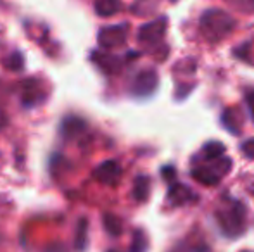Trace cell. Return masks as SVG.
Wrapping results in <instances>:
<instances>
[{
  "label": "cell",
  "mask_w": 254,
  "mask_h": 252,
  "mask_svg": "<svg viewBox=\"0 0 254 252\" xmlns=\"http://www.w3.org/2000/svg\"><path fill=\"white\" fill-rule=\"evenodd\" d=\"M156 87H157V74H156V71L149 69V71H142L140 74H137L131 88H133V94L145 97V95H151L152 92L156 90Z\"/></svg>",
  "instance_id": "6"
},
{
  "label": "cell",
  "mask_w": 254,
  "mask_h": 252,
  "mask_svg": "<svg viewBox=\"0 0 254 252\" xmlns=\"http://www.w3.org/2000/svg\"><path fill=\"white\" fill-rule=\"evenodd\" d=\"M246 101H248V107H249V111H251V114L254 118V92H249Z\"/></svg>",
  "instance_id": "17"
},
{
  "label": "cell",
  "mask_w": 254,
  "mask_h": 252,
  "mask_svg": "<svg viewBox=\"0 0 254 252\" xmlns=\"http://www.w3.org/2000/svg\"><path fill=\"white\" fill-rule=\"evenodd\" d=\"M128 35V24H114L101 30L99 33V44L104 49H116L125 44Z\"/></svg>",
  "instance_id": "4"
},
{
  "label": "cell",
  "mask_w": 254,
  "mask_h": 252,
  "mask_svg": "<svg viewBox=\"0 0 254 252\" xmlns=\"http://www.w3.org/2000/svg\"><path fill=\"white\" fill-rule=\"evenodd\" d=\"M87 233H88V221L87 219H80V225L76 230V249L83 251L87 247Z\"/></svg>",
  "instance_id": "12"
},
{
  "label": "cell",
  "mask_w": 254,
  "mask_h": 252,
  "mask_svg": "<svg viewBox=\"0 0 254 252\" xmlns=\"http://www.w3.org/2000/svg\"><path fill=\"white\" fill-rule=\"evenodd\" d=\"M121 9L120 0H95V12L102 17L114 16Z\"/></svg>",
  "instance_id": "9"
},
{
  "label": "cell",
  "mask_w": 254,
  "mask_h": 252,
  "mask_svg": "<svg viewBox=\"0 0 254 252\" xmlns=\"http://www.w3.org/2000/svg\"><path fill=\"white\" fill-rule=\"evenodd\" d=\"M246 209L235 199H227V207H220L214 212V218L220 223V228L223 230L225 235L228 237H237L242 233L244 226V218H246Z\"/></svg>",
  "instance_id": "2"
},
{
  "label": "cell",
  "mask_w": 254,
  "mask_h": 252,
  "mask_svg": "<svg viewBox=\"0 0 254 252\" xmlns=\"http://www.w3.org/2000/svg\"><path fill=\"white\" fill-rule=\"evenodd\" d=\"M145 249H147V240H145L144 233H142L140 230H137V232H135V240H133V244H131L130 252H144Z\"/></svg>",
  "instance_id": "15"
},
{
  "label": "cell",
  "mask_w": 254,
  "mask_h": 252,
  "mask_svg": "<svg viewBox=\"0 0 254 252\" xmlns=\"http://www.w3.org/2000/svg\"><path fill=\"white\" fill-rule=\"evenodd\" d=\"M199 26L207 42H221L234 31L235 19L221 9H207L206 12H202Z\"/></svg>",
  "instance_id": "1"
},
{
  "label": "cell",
  "mask_w": 254,
  "mask_h": 252,
  "mask_svg": "<svg viewBox=\"0 0 254 252\" xmlns=\"http://www.w3.org/2000/svg\"><path fill=\"white\" fill-rule=\"evenodd\" d=\"M107 252H118V251H107Z\"/></svg>",
  "instance_id": "18"
},
{
  "label": "cell",
  "mask_w": 254,
  "mask_h": 252,
  "mask_svg": "<svg viewBox=\"0 0 254 252\" xmlns=\"http://www.w3.org/2000/svg\"><path fill=\"white\" fill-rule=\"evenodd\" d=\"M232 9L244 14H254V0H225Z\"/></svg>",
  "instance_id": "13"
},
{
  "label": "cell",
  "mask_w": 254,
  "mask_h": 252,
  "mask_svg": "<svg viewBox=\"0 0 254 252\" xmlns=\"http://www.w3.org/2000/svg\"><path fill=\"white\" fill-rule=\"evenodd\" d=\"M104 225H106V230L111 233V235H120L121 233V221L120 218L113 214H106L104 216Z\"/></svg>",
  "instance_id": "14"
},
{
  "label": "cell",
  "mask_w": 254,
  "mask_h": 252,
  "mask_svg": "<svg viewBox=\"0 0 254 252\" xmlns=\"http://www.w3.org/2000/svg\"><path fill=\"white\" fill-rule=\"evenodd\" d=\"M223 154H225V147L220 142H209V144H206L202 149V157H206V159H216V157H221Z\"/></svg>",
  "instance_id": "10"
},
{
  "label": "cell",
  "mask_w": 254,
  "mask_h": 252,
  "mask_svg": "<svg viewBox=\"0 0 254 252\" xmlns=\"http://www.w3.org/2000/svg\"><path fill=\"white\" fill-rule=\"evenodd\" d=\"M166 24H168L166 17H159V19L144 24V26L140 28V31H138V42L147 44V45L159 44L161 38L166 33Z\"/></svg>",
  "instance_id": "5"
},
{
  "label": "cell",
  "mask_w": 254,
  "mask_h": 252,
  "mask_svg": "<svg viewBox=\"0 0 254 252\" xmlns=\"http://www.w3.org/2000/svg\"><path fill=\"white\" fill-rule=\"evenodd\" d=\"M133 195L137 201H145L149 195V178L147 176H138L135 180V189H133Z\"/></svg>",
  "instance_id": "11"
},
{
  "label": "cell",
  "mask_w": 254,
  "mask_h": 252,
  "mask_svg": "<svg viewBox=\"0 0 254 252\" xmlns=\"http://www.w3.org/2000/svg\"><path fill=\"white\" fill-rule=\"evenodd\" d=\"M206 161H209L211 164L204 162V164L194 168V171H192V176H194L197 182L204 183V185H216V183L227 175L228 169L232 168V161L223 157V155L216 159H206Z\"/></svg>",
  "instance_id": "3"
},
{
  "label": "cell",
  "mask_w": 254,
  "mask_h": 252,
  "mask_svg": "<svg viewBox=\"0 0 254 252\" xmlns=\"http://www.w3.org/2000/svg\"><path fill=\"white\" fill-rule=\"evenodd\" d=\"M94 175L104 185H116L121 178V166L116 161H106L95 169Z\"/></svg>",
  "instance_id": "7"
},
{
  "label": "cell",
  "mask_w": 254,
  "mask_h": 252,
  "mask_svg": "<svg viewBox=\"0 0 254 252\" xmlns=\"http://www.w3.org/2000/svg\"><path fill=\"white\" fill-rule=\"evenodd\" d=\"M189 197H192V192L185 185H182V183H175V182L170 185V199L173 201L175 205L187 204Z\"/></svg>",
  "instance_id": "8"
},
{
  "label": "cell",
  "mask_w": 254,
  "mask_h": 252,
  "mask_svg": "<svg viewBox=\"0 0 254 252\" xmlns=\"http://www.w3.org/2000/svg\"><path fill=\"white\" fill-rule=\"evenodd\" d=\"M242 152H244L246 155H248L249 159H254V138H249V140H246L244 144H242Z\"/></svg>",
  "instance_id": "16"
}]
</instances>
